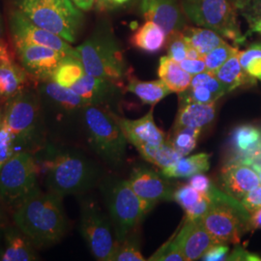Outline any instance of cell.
Masks as SVG:
<instances>
[{"label": "cell", "mask_w": 261, "mask_h": 261, "mask_svg": "<svg viewBox=\"0 0 261 261\" xmlns=\"http://www.w3.org/2000/svg\"><path fill=\"white\" fill-rule=\"evenodd\" d=\"M70 88L79 94L87 106L100 108L115 103L121 95L123 89L121 86L109 80L88 75L87 73H85Z\"/></svg>", "instance_id": "e0dca14e"}, {"label": "cell", "mask_w": 261, "mask_h": 261, "mask_svg": "<svg viewBox=\"0 0 261 261\" xmlns=\"http://www.w3.org/2000/svg\"><path fill=\"white\" fill-rule=\"evenodd\" d=\"M83 118L91 148L108 166L120 168L127 155L128 140L113 112L88 106L83 110Z\"/></svg>", "instance_id": "52a82bcc"}, {"label": "cell", "mask_w": 261, "mask_h": 261, "mask_svg": "<svg viewBox=\"0 0 261 261\" xmlns=\"http://www.w3.org/2000/svg\"><path fill=\"white\" fill-rule=\"evenodd\" d=\"M1 124H2V113L0 112V128H1Z\"/></svg>", "instance_id": "91938a15"}, {"label": "cell", "mask_w": 261, "mask_h": 261, "mask_svg": "<svg viewBox=\"0 0 261 261\" xmlns=\"http://www.w3.org/2000/svg\"><path fill=\"white\" fill-rule=\"evenodd\" d=\"M2 254H3V249H2V248H1V246H0V260H1Z\"/></svg>", "instance_id": "680465c9"}, {"label": "cell", "mask_w": 261, "mask_h": 261, "mask_svg": "<svg viewBox=\"0 0 261 261\" xmlns=\"http://www.w3.org/2000/svg\"><path fill=\"white\" fill-rule=\"evenodd\" d=\"M48 192L57 196L82 194L93 188L100 170L89 158L76 150H58L45 162Z\"/></svg>", "instance_id": "3957f363"}, {"label": "cell", "mask_w": 261, "mask_h": 261, "mask_svg": "<svg viewBox=\"0 0 261 261\" xmlns=\"http://www.w3.org/2000/svg\"><path fill=\"white\" fill-rule=\"evenodd\" d=\"M187 58L189 59H204V57L201 56L196 48L194 47H188V51H187Z\"/></svg>", "instance_id": "f5cc1de1"}, {"label": "cell", "mask_w": 261, "mask_h": 261, "mask_svg": "<svg viewBox=\"0 0 261 261\" xmlns=\"http://www.w3.org/2000/svg\"><path fill=\"white\" fill-rule=\"evenodd\" d=\"M181 31L188 46L196 48L203 57L224 42L220 34L208 28L185 27Z\"/></svg>", "instance_id": "f546056e"}, {"label": "cell", "mask_w": 261, "mask_h": 261, "mask_svg": "<svg viewBox=\"0 0 261 261\" xmlns=\"http://www.w3.org/2000/svg\"><path fill=\"white\" fill-rule=\"evenodd\" d=\"M140 8L145 20L158 24L167 36L186 27L184 12L177 0H140Z\"/></svg>", "instance_id": "2e32d148"}, {"label": "cell", "mask_w": 261, "mask_h": 261, "mask_svg": "<svg viewBox=\"0 0 261 261\" xmlns=\"http://www.w3.org/2000/svg\"><path fill=\"white\" fill-rule=\"evenodd\" d=\"M202 194L196 191L195 188L191 185H182L174 190L173 200L176 201L186 212L190 208L196 204V202L201 198Z\"/></svg>", "instance_id": "ab89813d"}, {"label": "cell", "mask_w": 261, "mask_h": 261, "mask_svg": "<svg viewBox=\"0 0 261 261\" xmlns=\"http://www.w3.org/2000/svg\"><path fill=\"white\" fill-rule=\"evenodd\" d=\"M149 261H186L183 252H181L178 245L175 234L165 243L160 249L154 252L149 258Z\"/></svg>", "instance_id": "74e56055"}, {"label": "cell", "mask_w": 261, "mask_h": 261, "mask_svg": "<svg viewBox=\"0 0 261 261\" xmlns=\"http://www.w3.org/2000/svg\"><path fill=\"white\" fill-rule=\"evenodd\" d=\"M240 201L250 214L261 208V184L250 191Z\"/></svg>", "instance_id": "7bdbcfd3"}, {"label": "cell", "mask_w": 261, "mask_h": 261, "mask_svg": "<svg viewBox=\"0 0 261 261\" xmlns=\"http://www.w3.org/2000/svg\"><path fill=\"white\" fill-rule=\"evenodd\" d=\"M218 97L215 96L204 85L190 86L187 90L179 93V105L187 103H214L218 101Z\"/></svg>", "instance_id": "8d00e7d4"}, {"label": "cell", "mask_w": 261, "mask_h": 261, "mask_svg": "<svg viewBox=\"0 0 261 261\" xmlns=\"http://www.w3.org/2000/svg\"><path fill=\"white\" fill-rule=\"evenodd\" d=\"M216 102L210 103H187L179 105L177 116L172 129L191 127L203 129L214 121Z\"/></svg>", "instance_id": "7402d4cb"}, {"label": "cell", "mask_w": 261, "mask_h": 261, "mask_svg": "<svg viewBox=\"0 0 261 261\" xmlns=\"http://www.w3.org/2000/svg\"><path fill=\"white\" fill-rule=\"evenodd\" d=\"M140 252L139 239L133 233L124 240L116 243L115 250L112 254L111 261H145Z\"/></svg>", "instance_id": "836d02e7"}, {"label": "cell", "mask_w": 261, "mask_h": 261, "mask_svg": "<svg viewBox=\"0 0 261 261\" xmlns=\"http://www.w3.org/2000/svg\"><path fill=\"white\" fill-rule=\"evenodd\" d=\"M72 1L84 12L90 11L95 5V0H72Z\"/></svg>", "instance_id": "816d5d0a"}, {"label": "cell", "mask_w": 261, "mask_h": 261, "mask_svg": "<svg viewBox=\"0 0 261 261\" xmlns=\"http://www.w3.org/2000/svg\"><path fill=\"white\" fill-rule=\"evenodd\" d=\"M211 205V201L207 196H201V198L196 202L195 205L186 211V218L189 220L202 219L208 212Z\"/></svg>", "instance_id": "ee69618b"}, {"label": "cell", "mask_w": 261, "mask_h": 261, "mask_svg": "<svg viewBox=\"0 0 261 261\" xmlns=\"http://www.w3.org/2000/svg\"><path fill=\"white\" fill-rule=\"evenodd\" d=\"M215 76L224 86L226 93H229L242 86L256 84V79L247 74L239 61V51L231 56L224 64L214 73Z\"/></svg>", "instance_id": "cb8c5ba5"}, {"label": "cell", "mask_w": 261, "mask_h": 261, "mask_svg": "<svg viewBox=\"0 0 261 261\" xmlns=\"http://www.w3.org/2000/svg\"><path fill=\"white\" fill-rule=\"evenodd\" d=\"M101 191L117 242L133 233L153 208L135 193L128 180L106 179Z\"/></svg>", "instance_id": "8992f818"}, {"label": "cell", "mask_w": 261, "mask_h": 261, "mask_svg": "<svg viewBox=\"0 0 261 261\" xmlns=\"http://www.w3.org/2000/svg\"><path fill=\"white\" fill-rule=\"evenodd\" d=\"M39 95L42 100L50 103L54 109L66 113L83 111L88 107L84 99L72 88L62 86L51 80L41 82Z\"/></svg>", "instance_id": "44dd1931"}, {"label": "cell", "mask_w": 261, "mask_h": 261, "mask_svg": "<svg viewBox=\"0 0 261 261\" xmlns=\"http://www.w3.org/2000/svg\"><path fill=\"white\" fill-rule=\"evenodd\" d=\"M136 149L139 151L142 158L161 169L173 166L182 158L169 141H165L163 144L157 146L140 144L136 146Z\"/></svg>", "instance_id": "4dcf8cb0"}, {"label": "cell", "mask_w": 261, "mask_h": 261, "mask_svg": "<svg viewBox=\"0 0 261 261\" xmlns=\"http://www.w3.org/2000/svg\"><path fill=\"white\" fill-rule=\"evenodd\" d=\"M238 51L239 49L237 47H232L224 42L222 45L215 47L213 50H211L204 56L206 70L214 74L221 66L224 64L231 56Z\"/></svg>", "instance_id": "d590c367"}, {"label": "cell", "mask_w": 261, "mask_h": 261, "mask_svg": "<svg viewBox=\"0 0 261 261\" xmlns=\"http://www.w3.org/2000/svg\"><path fill=\"white\" fill-rule=\"evenodd\" d=\"M85 73L84 65L77 56H66L54 72L51 81L70 88Z\"/></svg>", "instance_id": "1f68e13d"}, {"label": "cell", "mask_w": 261, "mask_h": 261, "mask_svg": "<svg viewBox=\"0 0 261 261\" xmlns=\"http://www.w3.org/2000/svg\"><path fill=\"white\" fill-rule=\"evenodd\" d=\"M166 47L168 49V56L174 61L180 63L186 59L189 46L185 41L182 31H176L168 35Z\"/></svg>", "instance_id": "f35d334b"}, {"label": "cell", "mask_w": 261, "mask_h": 261, "mask_svg": "<svg viewBox=\"0 0 261 261\" xmlns=\"http://www.w3.org/2000/svg\"><path fill=\"white\" fill-rule=\"evenodd\" d=\"M37 92L25 89L7 101L2 121L11 130L15 144L32 148L42 137V108Z\"/></svg>", "instance_id": "ba28073f"}, {"label": "cell", "mask_w": 261, "mask_h": 261, "mask_svg": "<svg viewBox=\"0 0 261 261\" xmlns=\"http://www.w3.org/2000/svg\"><path fill=\"white\" fill-rule=\"evenodd\" d=\"M187 18L200 28L214 30L221 36L240 44L244 41L236 7L230 0H183Z\"/></svg>", "instance_id": "9c48e42d"}, {"label": "cell", "mask_w": 261, "mask_h": 261, "mask_svg": "<svg viewBox=\"0 0 261 261\" xmlns=\"http://www.w3.org/2000/svg\"><path fill=\"white\" fill-rule=\"evenodd\" d=\"M158 75L171 92L181 93L187 90L193 75L187 73L180 64L169 56H162L159 63Z\"/></svg>", "instance_id": "484cf974"}, {"label": "cell", "mask_w": 261, "mask_h": 261, "mask_svg": "<svg viewBox=\"0 0 261 261\" xmlns=\"http://www.w3.org/2000/svg\"><path fill=\"white\" fill-rule=\"evenodd\" d=\"M221 184L227 195L241 200L252 189L260 185V180L258 173L250 166L231 162L222 170Z\"/></svg>", "instance_id": "ffe728a7"}, {"label": "cell", "mask_w": 261, "mask_h": 261, "mask_svg": "<svg viewBox=\"0 0 261 261\" xmlns=\"http://www.w3.org/2000/svg\"><path fill=\"white\" fill-rule=\"evenodd\" d=\"M4 223H5V216H4V212L0 205V226H2Z\"/></svg>", "instance_id": "6f0895ef"}, {"label": "cell", "mask_w": 261, "mask_h": 261, "mask_svg": "<svg viewBox=\"0 0 261 261\" xmlns=\"http://www.w3.org/2000/svg\"><path fill=\"white\" fill-rule=\"evenodd\" d=\"M231 144L238 156L236 162H243L260 149L261 130L252 125H241L234 129Z\"/></svg>", "instance_id": "4316f807"}, {"label": "cell", "mask_w": 261, "mask_h": 261, "mask_svg": "<svg viewBox=\"0 0 261 261\" xmlns=\"http://www.w3.org/2000/svg\"><path fill=\"white\" fill-rule=\"evenodd\" d=\"M15 152L13 135L7 125L2 121L0 128V169Z\"/></svg>", "instance_id": "60d3db41"}, {"label": "cell", "mask_w": 261, "mask_h": 261, "mask_svg": "<svg viewBox=\"0 0 261 261\" xmlns=\"http://www.w3.org/2000/svg\"><path fill=\"white\" fill-rule=\"evenodd\" d=\"M38 166L27 150L16 151L0 169V198L12 208L18 206L37 187Z\"/></svg>", "instance_id": "30bf717a"}, {"label": "cell", "mask_w": 261, "mask_h": 261, "mask_svg": "<svg viewBox=\"0 0 261 261\" xmlns=\"http://www.w3.org/2000/svg\"><path fill=\"white\" fill-rule=\"evenodd\" d=\"M236 9L243 10L251 0H230Z\"/></svg>", "instance_id": "11a10c76"}, {"label": "cell", "mask_w": 261, "mask_h": 261, "mask_svg": "<svg viewBox=\"0 0 261 261\" xmlns=\"http://www.w3.org/2000/svg\"><path fill=\"white\" fill-rule=\"evenodd\" d=\"M166 32L153 21L146 20L130 38V45L147 54H157L167 46Z\"/></svg>", "instance_id": "d4e9b609"}, {"label": "cell", "mask_w": 261, "mask_h": 261, "mask_svg": "<svg viewBox=\"0 0 261 261\" xmlns=\"http://www.w3.org/2000/svg\"><path fill=\"white\" fill-rule=\"evenodd\" d=\"M16 56L29 76L39 82L51 80L54 72L66 56L50 47L27 42H13Z\"/></svg>", "instance_id": "4fadbf2b"}, {"label": "cell", "mask_w": 261, "mask_h": 261, "mask_svg": "<svg viewBox=\"0 0 261 261\" xmlns=\"http://www.w3.org/2000/svg\"><path fill=\"white\" fill-rule=\"evenodd\" d=\"M153 111L154 107L151 108L148 113L137 120L123 118L113 113L125 138L135 147L140 144H149L157 146L163 144L166 141L165 134L159 129L158 126L154 121Z\"/></svg>", "instance_id": "d6986e66"}, {"label": "cell", "mask_w": 261, "mask_h": 261, "mask_svg": "<svg viewBox=\"0 0 261 261\" xmlns=\"http://www.w3.org/2000/svg\"><path fill=\"white\" fill-rule=\"evenodd\" d=\"M168 179L145 166H138L132 170L128 181L135 193L154 207L161 201L173 200L175 189Z\"/></svg>", "instance_id": "5bb4252c"}, {"label": "cell", "mask_w": 261, "mask_h": 261, "mask_svg": "<svg viewBox=\"0 0 261 261\" xmlns=\"http://www.w3.org/2000/svg\"><path fill=\"white\" fill-rule=\"evenodd\" d=\"M80 230L97 260L111 261L117 241L111 220L96 201L82 202Z\"/></svg>", "instance_id": "8fae6325"}, {"label": "cell", "mask_w": 261, "mask_h": 261, "mask_svg": "<svg viewBox=\"0 0 261 261\" xmlns=\"http://www.w3.org/2000/svg\"><path fill=\"white\" fill-rule=\"evenodd\" d=\"M29 75L16 61L15 53L0 39V98L6 102L27 89Z\"/></svg>", "instance_id": "9a60e30c"}, {"label": "cell", "mask_w": 261, "mask_h": 261, "mask_svg": "<svg viewBox=\"0 0 261 261\" xmlns=\"http://www.w3.org/2000/svg\"><path fill=\"white\" fill-rule=\"evenodd\" d=\"M175 234L179 248L186 261L198 260L215 242L208 233L201 219H187L184 225Z\"/></svg>", "instance_id": "ac0fdd59"}, {"label": "cell", "mask_w": 261, "mask_h": 261, "mask_svg": "<svg viewBox=\"0 0 261 261\" xmlns=\"http://www.w3.org/2000/svg\"><path fill=\"white\" fill-rule=\"evenodd\" d=\"M242 11L244 16L252 24L255 19L261 17V0H251Z\"/></svg>", "instance_id": "c3c4849f"}, {"label": "cell", "mask_w": 261, "mask_h": 261, "mask_svg": "<svg viewBox=\"0 0 261 261\" xmlns=\"http://www.w3.org/2000/svg\"><path fill=\"white\" fill-rule=\"evenodd\" d=\"M205 196L211 205L201 222L215 244L240 242L243 235L251 230L250 213L241 201L215 185Z\"/></svg>", "instance_id": "5b68a950"}, {"label": "cell", "mask_w": 261, "mask_h": 261, "mask_svg": "<svg viewBox=\"0 0 261 261\" xmlns=\"http://www.w3.org/2000/svg\"><path fill=\"white\" fill-rule=\"evenodd\" d=\"M210 168V155L199 153L190 157H182L171 167L161 169L167 178H189L197 173H203Z\"/></svg>", "instance_id": "f1b7e54d"}, {"label": "cell", "mask_w": 261, "mask_h": 261, "mask_svg": "<svg viewBox=\"0 0 261 261\" xmlns=\"http://www.w3.org/2000/svg\"><path fill=\"white\" fill-rule=\"evenodd\" d=\"M251 31L258 33L261 35V17L257 19H255L251 24Z\"/></svg>", "instance_id": "db71d44e"}, {"label": "cell", "mask_w": 261, "mask_h": 261, "mask_svg": "<svg viewBox=\"0 0 261 261\" xmlns=\"http://www.w3.org/2000/svg\"><path fill=\"white\" fill-rule=\"evenodd\" d=\"M15 8L70 44L75 43L84 25V11L72 0H16Z\"/></svg>", "instance_id": "277c9868"}, {"label": "cell", "mask_w": 261, "mask_h": 261, "mask_svg": "<svg viewBox=\"0 0 261 261\" xmlns=\"http://www.w3.org/2000/svg\"><path fill=\"white\" fill-rule=\"evenodd\" d=\"M189 185L195 188L196 191H198L203 196H206L214 184L211 179L207 177L203 173H197L189 177Z\"/></svg>", "instance_id": "f6af8a7d"}, {"label": "cell", "mask_w": 261, "mask_h": 261, "mask_svg": "<svg viewBox=\"0 0 261 261\" xmlns=\"http://www.w3.org/2000/svg\"><path fill=\"white\" fill-rule=\"evenodd\" d=\"M10 34L13 42H27L43 47H47L64 54L77 56V51L69 42L44 28L33 23L19 10L14 8L9 17Z\"/></svg>", "instance_id": "7c38bea8"}, {"label": "cell", "mask_w": 261, "mask_h": 261, "mask_svg": "<svg viewBox=\"0 0 261 261\" xmlns=\"http://www.w3.org/2000/svg\"><path fill=\"white\" fill-rule=\"evenodd\" d=\"M75 49L88 75L125 87V79L130 76L129 70L124 51L109 21H101Z\"/></svg>", "instance_id": "7a4b0ae2"}, {"label": "cell", "mask_w": 261, "mask_h": 261, "mask_svg": "<svg viewBox=\"0 0 261 261\" xmlns=\"http://www.w3.org/2000/svg\"><path fill=\"white\" fill-rule=\"evenodd\" d=\"M133 0H95V7L100 12H112L127 7Z\"/></svg>", "instance_id": "bcb514c9"}, {"label": "cell", "mask_w": 261, "mask_h": 261, "mask_svg": "<svg viewBox=\"0 0 261 261\" xmlns=\"http://www.w3.org/2000/svg\"><path fill=\"white\" fill-rule=\"evenodd\" d=\"M180 66L191 75H196L202 72H205L206 64L204 59H189L186 58L181 61Z\"/></svg>", "instance_id": "7dc6e473"}, {"label": "cell", "mask_w": 261, "mask_h": 261, "mask_svg": "<svg viewBox=\"0 0 261 261\" xmlns=\"http://www.w3.org/2000/svg\"><path fill=\"white\" fill-rule=\"evenodd\" d=\"M257 173H258V176H259V180H260L261 184V170H259V171H257Z\"/></svg>", "instance_id": "94428289"}, {"label": "cell", "mask_w": 261, "mask_h": 261, "mask_svg": "<svg viewBox=\"0 0 261 261\" xmlns=\"http://www.w3.org/2000/svg\"><path fill=\"white\" fill-rule=\"evenodd\" d=\"M226 260H246V261H256L261 260L260 257L254 253L244 250L241 247H237L233 250V252L228 254V257Z\"/></svg>", "instance_id": "681fc988"}, {"label": "cell", "mask_w": 261, "mask_h": 261, "mask_svg": "<svg viewBox=\"0 0 261 261\" xmlns=\"http://www.w3.org/2000/svg\"><path fill=\"white\" fill-rule=\"evenodd\" d=\"M5 248L3 249L2 261L37 260L34 244L19 228H6L4 231Z\"/></svg>", "instance_id": "603a6c76"}, {"label": "cell", "mask_w": 261, "mask_h": 261, "mask_svg": "<svg viewBox=\"0 0 261 261\" xmlns=\"http://www.w3.org/2000/svg\"><path fill=\"white\" fill-rule=\"evenodd\" d=\"M201 129L181 127L172 129L171 139L168 140L181 157H185L196 148Z\"/></svg>", "instance_id": "d6a6232c"}, {"label": "cell", "mask_w": 261, "mask_h": 261, "mask_svg": "<svg viewBox=\"0 0 261 261\" xmlns=\"http://www.w3.org/2000/svg\"><path fill=\"white\" fill-rule=\"evenodd\" d=\"M250 225L253 230L261 228V208L250 214Z\"/></svg>", "instance_id": "f907efd6"}, {"label": "cell", "mask_w": 261, "mask_h": 261, "mask_svg": "<svg viewBox=\"0 0 261 261\" xmlns=\"http://www.w3.org/2000/svg\"><path fill=\"white\" fill-rule=\"evenodd\" d=\"M239 61L247 74L261 81V43L239 51Z\"/></svg>", "instance_id": "e575fe53"}, {"label": "cell", "mask_w": 261, "mask_h": 261, "mask_svg": "<svg viewBox=\"0 0 261 261\" xmlns=\"http://www.w3.org/2000/svg\"><path fill=\"white\" fill-rule=\"evenodd\" d=\"M14 221L39 248L59 242L68 229L62 197L50 192L44 193L38 187L15 209Z\"/></svg>", "instance_id": "6da1fadb"}, {"label": "cell", "mask_w": 261, "mask_h": 261, "mask_svg": "<svg viewBox=\"0 0 261 261\" xmlns=\"http://www.w3.org/2000/svg\"><path fill=\"white\" fill-rule=\"evenodd\" d=\"M229 253V248L225 244H214L212 245L203 255L201 260L204 261H222L226 260Z\"/></svg>", "instance_id": "b9f144b4"}, {"label": "cell", "mask_w": 261, "mask_h": 261, "mask_svg": "<svg viewBox=\"0 0 261 261\" xmlns=\"http://www.w3.org/2000/svg\"><path fill=\"white\" fill-rule=\"evenodd\" d=\"M4 35V24H3V19L1 17V14H0V39L3 38Z\"/></svg>", "instance_id": "9f6ffc18"}, {"label": "cell", "mask_w": 261, "mask_h": 261, "mask_svg": "<svg viewBox=\"0 0 261 261\" xmlns=\"http://www.w3.org/2000/svg\"><path fill=\"white\" fill-rule=\"evenodd\" d=\"M125 89L128 92L135 94L142 103L151 107L156 106L171 92L162 80L141 82L132 75L128 77V84Z\"/></svg>", "instance_id": "83f0119b"}]
</instances>
